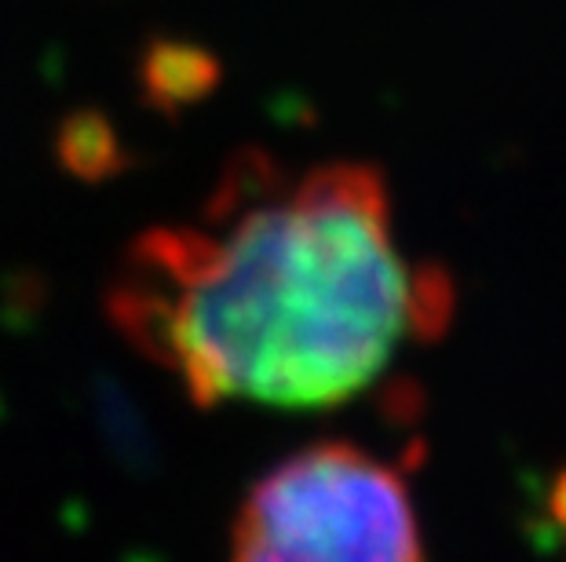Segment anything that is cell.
I'll return each instance as SVG.
<instances>
[{
    "label": "cell",
    "mask_w": 566,
    "mask_h": 562,
    "mask_svg": "<svg viewBox=\"0 0 566 562\" xmlns=\"http://www.w3.org/2000/svg\"><path fill=\"white\" fill-rule=\"evenodd\" d=\"M450 310L442 274L395 245L377 165L268 153L227 165L201 220L143 231L106 285L111 326L195 405L329 410Z\"/></svg>",
    "instance_id": "obj_1"
},
{
    "label": "cell",
    "mask_w": 566,
    "mask_h": 562,
    "mask_svg": "<svg viewBox=\"0 0 566 562\" xmlns=\"http://www.w3.org/2000/svg\"><path fill=\"white\" fill-rule=\"evenodd\" d=\"M231 562H424L406 478L355 442H315L256 478Z\"/></svg>",
    "instance_id": "obj_2"
},
{
    "label": "cell",
    "mask_w": 566,
    "mask_h": 562,
    "mask_svg": "<svg viewBox=\"0 0 566 562\" xmlns=\"http://www.w3.org/2000/svg\"><path fill=\"white\" fill-rule=\"evenodd\" d=\"M139 81H143L147 103H154L165 114H172L179 106L205 99V95L216 88L220 63L198 44L161 41V44H150L147 55H143Z\"/></svg>",
    "instance_id": "obj_3"
},
{
    "label": "cell",
    "mask_w": 566,
    "mask_h": 562,
    "mask_svg": "<svg viewBox=\"0 0 566 562\" xmlns=\"http://www.w3.org/2000/svg\"><path fill=\"white\" fill-rule=\"evenodd\" d=\"M59 158L81 179H103L117 169L122 150H117V136L111 125L95 114H77L59 131Z\"/></svg>",
    "instance_id": "obj_4"
},
{
    "label": "cell",
    "mask_w": 566,
    "mask_h": 562,
    "mask_svg": "<svg viewBox=\"0 0 566 562\" xmlns=\"http://www.w3.org/2000/svg\"><path fill=\"white\" fill-rule=\"evenodd\" d=\"M548 505H552V516H556V522L566 530V471L556 478V486H552V500H548Z\"/></svg>",
    "instance_id": "obj_5"
}]
</instances>
